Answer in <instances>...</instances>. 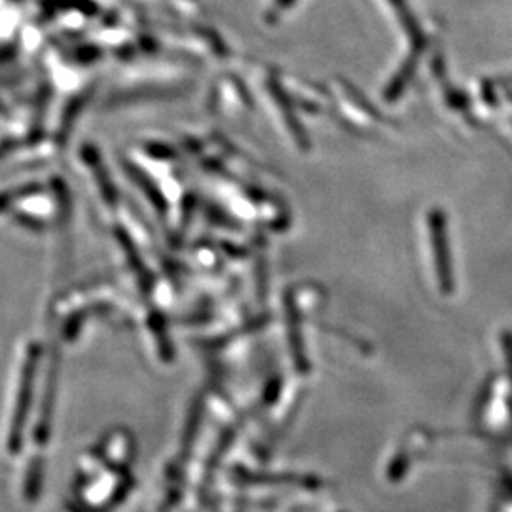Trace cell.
Segmentation results:
<instances>
[{"label": "cell", "instance_id": "2", "mask_svg": "<svg viewBox=\"0 0 512 512\" xmlns=\"http://www.w3.org/2000/svg\"><path fill=\"white\" fill-rule=\"evenodd\" d=\"M511 99H512V95H511Z\"/></svg>", "mask_w": 512, "mask_h": 512}, {"label": "cell", "instance_id": "1", "mask_svg": "<svg viewBox=\"0 0 512 512\" xmlns=\"http://www.w3.org/2000/svg\"><path fill=\"white\" fill-rule=\"evenodd\" d=\"M429 234H431V247H433V255H435L440 289H442V293L450 294L454 291L452 258H450V247H448L446 219L439 209L431 211V215H429Z\"/></svg>", "mask_w": 512, "mask_h": 512}]
</instances>
